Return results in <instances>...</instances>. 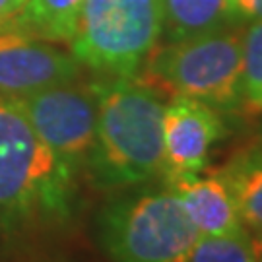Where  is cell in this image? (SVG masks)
Returning a JSON list of instances; mask_svg holds the SVG:
<instances>
[{
    "instance_id": "7c38bea8",
    "label": "cell",
    "mask_w": 262,
    "mask_h": 262,
    "mask_svg": "<svg viewBox=\"0 0 262 262\" xmlns=\"http://www.w3.org/2000/svg\"><path fill=\"white\" fill-rule=\"evenodd\" d=\"M85 0H26L12 29L49 43H68Z\"/></svg>"
},
{
    "instance_id": "8992f818",
    "label": "cell",
    "mask_w": 262,
    "mask_h": 262,
    "mask_svg": "<svg viewBox=\"0 0 262 262\" xmlns=\"http://www.w3.org/2000/svg\"><path fill=\"white\" fill-rule=\"evenodd\" d=\"M56 159L78 179L95 142L97 97L92 84L68 82L14 99Z\"/></svg>"
},
{
    "instance_id": "2e32d148",
    "label": "cell",
    "mask_w": 262,
    "mask_h": 262,
    "mask_svg": "<svg viewBox=\"0 0 262 262\" xmlns=\"http://www.w3.org/2000/svg\"><path fill=\"white\" fill-rule=\"evenodd\" d=\"M26 0H0V31L2 29H12L14 19L18 16Z\"/></svg>"
},
{
    "instance_id": "5b68a950",
    "label": "cell",
    "mask_w": 262,
    "mask_h": 262,
    "mask_svg": "<svg viewBox=\"0 0 262 262\" xmlns=\"http://www.w3.org/2000/svg\"><path fill=\"white\" fill-rule=\"evenodd\" d=\"M161 39V0H85L70 55L95 76L134 78Z\"/></svg>"
},
{
    "instance_id": "4fadbf2b",
    "label": "cell",
    "mask_w": 262,
    "mask_h": 262,
    "mask_svg": "<svg viewBox=\"0 0 262 262\" xmlns=\"http://www.w3.org/2000/svg\"><path fill=\"white\" fill-rule=\"evenodd\" d=\"M187 262H258L249 229L224 235H198Z\"/></svg>"
},
{
    "instance_id": "5bb4252c",
    "label": "cell",
    "mask_w": 262,
    "mask_h": 262,
    "mask_svg": "<svg viewBox=\"0 0 262 262\" xmlns=\"http://www.w3.org/2000/svg\"><path fill=\"white\" fill-rule=\"evenodd\" d=\"M241 88L245 115H262V19L243 28Z\"/></svg>"
},
{
    "instance_id": "9c48e42d",
    "label": "cell",
    "mask_w": 262,
    "mask_h": 262,
    "mask_svg": "<svg viewBox=\"0 0 262 262\" xmlns=\"http://www.w3.org/2000/svg\"><path fill=\"white\" fill-rule=\"evenodd\" d=\"M163 183L179 196L200 235H224L247 229L237 214L224 181L210 171L165 177Z\"/></svg>"
},
{
    "instance_id": "6da1fadb",
    "label": "cell",
    "mask_w": 262,
    "mask_h": 262,
    "mask_svg": "<svg viewBox=\"0 0 262 262\" xmlns=\"http://www.w3.org/2000/svg\"><path fill=\"white\" fill-rule=\"evenodd\" d=\"M95 142L85 175L97 188L148 185L163 175V109L158 90L134 78L97 76Z\"/></svg>"
},
{
    "instance_id": "277c9868",
    "label": "cell",
    "mask_w": 262,
    "mask_h": 262,
    "mask_svg": "<svg viewBox=\"0 0 262 262\" xmlns=\"http://www.w3.org/2000/svg\"><path fill=\"white\" fill-rule=\"evenodd\" d=\"M97 214V241L113 262H187L198 229L179 196L161 187L122 188Z\"/></svg>"
},
{
    "instance_id": "9a60e30c",
    "label": "cell",
    "mask_w": 262,
    "mask_h": 262,
    "mask_svg": "<svg viewBox=\"0 0 262 262\" xmlns=\"http://www.w3.org/2000/svg\"><path fill=\"white\" fill-rule=\"evenodd\" d=\"M231 14L235 24L247 26L262 19V0H231Z\"/></svg>"
},
{
    "instance_id": "52a82bcc",
    "label": "cell",
    "mask_w": 262,
    "mask_h": 262,
    "mask_svg": "<svg viewBox=\"0 0 262 262\" xmlns=\"http://www.w3.org/2000/svg\"><path fill=\"white\" fill-rule=\"evenodd\" d=\"M229 119L214 107L171 95L163 109V175L202 173L215 144L229 134Z\"/></svg>"
},
{
    "instance_id": "30bf717a",
    "label": "cell",
    "mask_w": 262,
    "mask_h": 262,
    "mask_svg": "<svg viewBox=\"0 0 262 262\" xmlns=\"http://www.w3.org/2000/svg\"><path fill=\"white\" fill-rule=\"evenodd\" d=\"M214 173L227 187L249 233L262 237V142L237 148Z\"/></svg>"
},
{
    "instance_id": "ba28073f",
    "label": "cell",
    "mask_w": 262,
    "mask_h": 262,
    "mask_svg": "<svg viewBox=\"0 0 262 262\" xmlns=\"http://www.w3.org/2000/svg\"><path fill=\"white\" fill-rule=\"evenodd\" d=\"M82 74L70 51L16 29L0 31V95L28 97L53 85L74 82Z\"/></svg>"
},
{
    "instance_id": "3957f363",
    "label": "cell",
    "mask_w": 262,
    "mask_h": 262,
    "mask_svg": "<svg viewBox=\"0 0 262 262\" xmlns=\"http://www.w3.org/2000/svg\"><path fill=\"white\" fill-rule=\"evenodd\" d=\"M243 28L156 45L138 78L161 95H183L214 107L227 119L245 115L241 64Z\"/></svg>"
},
{
    "instance_id": "8fae6325",
    "label": "cell",
    "mask_w": 262,
    "mask_h": 262,
    "mask_svg": "<svg viewBox=\"0 0 262 262\" xmlns=\"http://www.w3.org/2000/svg\"><path fill=\"white\" fill-rule=\"evenodd\" d=\"M229 26H239L231 14V0H161V37L165 43Z\"/></svg>"
},
{
    "instance_id": "7a4b0ae2",
    "label": "cell",
    "mask_w": 262,
    "mask_h": 262,
    "mask_svg": "<svg viewBox=\"0 0 262 262\" xmlns=\"http://www.w3.org/2000/svg\"><path fill=\"white\" fill-rule=\"evenodd\" d=\"M76 181L19 105L0 95V229L66 222L74 206Z\"/></svg>"
},
{
    "instance_id": "e0dca14e",
    "label": "cell",
    "mask_w": 262,
    "mask_h": 262,
    "mask_svg": "<svg viewBox=\"0 0 262 262\" xmlns=\"http://www.w3.org/2000/svg\"><path fill=\"white\" fill-rule=\"evenodd\" d=\"M254 239V247H256V258L258 262H262V237H253Z\"/></svg>"
},
{
    "instance_id": "ac0fdd59",
    "label": "cell",
    "mask_w": 262,
    "mask_h": 262,
    "mask_svg": "<svg viewBox=\"0 0 262 262\" xmlns=\"http://www.w3.org/2000/svg\"><path fill=\"white\" fill-rule=\"evenodd\" d=\"M260 142H262V128H260Z\"/></svg>"
}]
</instances>
